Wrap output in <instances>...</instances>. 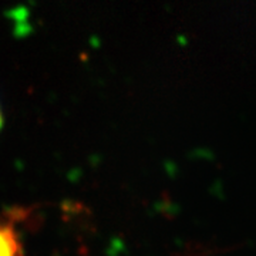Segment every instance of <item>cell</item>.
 <instances>
[{
  "label": "cell",
  "instance_id": "1",
  "mask_svg": "<svg viewBox=\"0 0 256 256\" xmlns=\"http://www.w3.org/2000/svg\"><path fill=\"white\" fill-rule=\"evenodd\" d=\"M0 256H26L12 218L0 220Z\"/></svg>",
  "mask_w": 256,
  "mask_h": 256
},
{
  "label": "cell",
  "instance_id": "2",
  "mask_svg": "<svg viewBox=\"0 0 256 256\" xmlns=\"http://www.w3.org/2000/svg\"><path fill=\"white\" fill-rule=\"evenodd\" d=\"M3 127V112H2V108H0V130Z\"/></svg>",
  "mask_w": 256,
  "mask_h": 256
}]
</instances>
